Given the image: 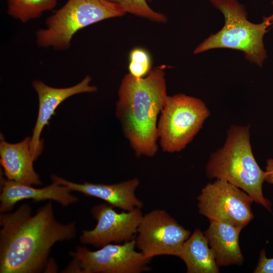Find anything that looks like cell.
<instances>
[{
	"label": "cell",
	"instance_id": "6da1fadb",
	"mask_svg": "<svg viewBox=\"0 0 273 273\" xmlns=\"http://www.w3.org/2000/svg\"><path fill=\"white\" fill-rule=\"evenodd\" d=\"M0 273H36L46 269L52 246L76 235V222H59L49 202L32 215L23 204L0 214Z\"/></svg>",
	"mask_w": 273,
	"mask_h": 273
},
{
	"label": "cell",
	"instance_id": "7a4b0ae2",
	"mask_svg": "<svg viewBox=\"0 0 273 273\" xmlns=\"http://www.w3.org/2000/svg\"><path fill=\"white\" fill-rule=\"evenodd\" d=\"M165 66L151 70L145 78L125 75L118 90L116 115L137 157L157 152V118L167 97Z\"/></svg>",
	"mask_w": 273,
	"mask_h": 273
},
{
	"label": "cell",
	"instance_id": "3957f363",
	"mask_svg": "<svg viewBox=\"0 0 273 273\" xmlns=\"http://www.w3.org/2000/svg\"><path fill=\"white\" fill-rule=\"evenodd\" d=\"M206 173L210 179H223L239 188L271 212V202L262 191L266 173L253 154L249 126L231 127L224 145L211 155Z\"/></svg>",
	"mask_w": 273,
	"mask_h": 273
},
{
	"label": "cell",
	"instance_id": "277c9868",
	"mask_svg": "<svg viewBox=\"0 0 273 273\" xmlns=\"http://www.w3.org/2000/svg\"><path fill=\"white\" fill-rule=\"evenodd\" d=\"M224 18L223 27L198 45L194 54L219 48L242 52L250 63L262 67L267 58L263 37L270 26L265 17L260 23H253L247 18L244 5L237 0H209Z\"/></svg>",
	"mask_w": 273,
	"mask_h": 273
},
{
	"label": "cell",
	"instance_id": "5b68a950",
	"mask_svg": "<svg viewBox=\"0 0 273 273\" xmlns=\"http://www.w3.org/2000/svg\"><path fill=\"white\" fill-rule=\"evenodd\" d=\"M125 14L118 4L108 0H67L47 18L46 28L37 30L36 42L40 47L65 50L80 29Z\"/></svg>",
	"mask_w": 273,
	"mask_h": 273
},
{
	"label": "cell",
	"instance_id": "8992f818",
	"mask_svg": "<svg viewBox=\"0 0 273 273\" xmlns=\"http://www.w3.org/2000/svg\"><path fill=\"white\" fill-rule=\"evenodd\" d=\"M210 114L199 99L183 94L167 96L157 123L162 150L173 153L184 149Z\"/></svg>",
	"mask_w": 273,
	"mask_h": 273
},
{
	"label": "cell",
	"instance_id": "52a82bcc",
	"mask_svg": "<svg viewBox=\"0 0 273 273\" xmlns=\"http://www.w3.org/2000/svg\"><path fill=\"white\" fill-rule=\"evenodd\" d=\"M135 239L122 244H108L96 251L76 246L70 251L72 260L63 272L140 273L149 271L151 260L135 250Z\"/></svg>",
	"mask_w": 273,
	"mask_h": 273
},
{
	"label": "cell",
	"instance_id": "ba28073f",
	"mask_svg": "<svg viewBox=\"0 0 273 273\" xmlns=\"http://www.w3.org/2000/svg\"><path fill=\"white\" fill-rule=\"evenodd\" d=\"M199 213L209 220L246 226L253 218L252 198L223 179L207 184L197 197Z\"/></svg>",
	"mask_w": 273,
	"mask_h": 273
},
{
	"label": "cell",
	"instance_id": "9c48e42d",
	"mask_svg": "<svg viewBox=\"0 0 273 273\" xmlns=\"http://www.w3.org/2000/svg\"><path fill=\"white\" fill-rule=\"evenodd\" d=\"M136 236V246L151 259L159 255L178 256L190 232L165 210L155 209L143 215Z\"/></svg>",
	"mask_w": 273,
	"mask_h": 273
},
{
	"label": "cell",
	"instance_id": "30bf717a",
	"mask_svg": "<svg viewBox=\"0 0 273 273\" xmlns=\"http://www.w3.org/2000/svg\"><path fill=\"white\" fill-rule=\"evenodd\" d=\"M90 213L97 223L92 230L82 231L80 241L100 248L111 243H125L135 239L143 216L141 209L118 213L108 203L93 206Z\"/></svg>",
	"mask_w": 273,
	"mask_h": 273
},
{
	"label": "cell",
	"instance_id": "8fae6325",
	"mask_svg": "<svg viewBox=\"0 0 273 273\" xmlns=\"http://www.w3.org/2000/svg\"><path fill=\"white\" fill-rule=\"evenodd\" d=\"M91 80L90 77L86 75L77 84L65 88L50 86L40 80L33 81L32 86L37 94L38 99L37 119L30 139L31 152L34 161L40 155L43 149V141L40 140L42 131L49 124L52 116L55 115L57 107L66 99L73 95L96 92L97 87L89 85Z\"/></svg>",
	"mask_w": 273,
	"mask_h": 273
},
{
	"label": "cell",
	"instance_id": "7c38bea8",
	"mask_svg": "<svg viewBox=\"0 0 273 273\" xmlns=\"http://www.w3.org/2000/svg\"><path fill=\"white\" fill-rule=\"evenodd\" d=\"M51 178L52 181L67 186L72 191H77L87 196L102 199L113 207L125 211L141 209L143 206V202L135 194V191L140 185V180L136 177L110 185L86 181L78 184L55 174L52 175Z\"/></svg>",
	"mask_w": 273,
	"mask_h": 273
},
{
	"label": "cell",
	"instance_id": "4fadbf2b",
	"mask_svg": "<svg viewBox=\"0 0 273 273\" xmlns=\"http://www.w3.org/2000/svg\"><path fill=\"white\" fill-rule=\"evenodd\" d=\"M72 192L68 187L54 181L45 187L36 188L1 177L0 212H10L17 202L25 199H32L33 202L53 200L67 207L79 200Z\"/></svg>",
	"mask_w": 273,
	"mask_h": 273
},
{
	"label": "cell",
	"instance_id": "5bb4252c",
	"mask_svg": "<svg viewBox=\"0 0 273 273\" xmlns=\"http://www.w3.org/2000/svg\"><path fill=\"white\" fill-rule=\"evenodd\" d=\"M30 139L12 144L6 142L1 135V164L6 178L27 185L40 186L42 182L33 168L30 148Z\"/></svg>",
	"mask_w": 273,
	"mask_h": 273
},
{
	"label": "cell",
	"instance_id": "9a60e30c",
	"mask_svg": "<svg viewBox=\"0 0 273 273\" xmlns=\"http://www.w3.org/2000/svg\"><path fill=\"white\" fill-rule=\"evenodd\" d=\"M209 221V226L204 234L218 267L242 264L244 257L239 240L243 228L219 221Z\"/></svg>",
	"mask_w": 273,
	"mask_h": 273
},
{
	"label": "cell",
	"instance_id": "2e32d148",
	"mask_svg": "<svg viewBox=\"0 0 273 273\" xmlns=\"http://www.w3.org/2000/svg\"><path fill=\"white\" fill-rule=\"evenodd\" d=\"M178 257L185 262L188 273L219 272L213 252L199 229L184 243Z\"/></svg>",
	"mask_w": 273,
	"mask_h": 273
},
{
	"label": "cell",
	"instance_id": "e0dca14e",
	"mask_svg": "<svg viewBox=\"0 0 273 273\" xmlns=\"http://www.w3.org/2000/svg\"><path fill=\"white\" fill-rule=\"evenodd\" d=\"M58 0H7L8 14L23 23L53 9Z\"/></svg>",
	"mask_w": 273,
	"mask_h": 273
},
{
	"label": "cell",
	"instance_id": "ac0fdd59",
	"mask_svg": "<svg viewBox=\"0 0 273 273\" xmlns=\"http://www.w3.org/2000/svg\"><path fill=\"white\" fill-rule=\"evenodd\" d=\"M112 2L118 4L125 13H129L156 22L166 21V16L152 9L146 0H112Z\"/></svg>",
	"mask_w": 273,
	"mask_h": 273
},
{
	"label": "cell",
	"instance_id": "d6986e66",
	"mask_svg": "<svg viewBox=\"0 0 273 273\" xmlns=\"http://www.w3.org/2000/svg\"><path fill=\"white\" fill-rule=\"evenodd\" d=\"M151 60L145 50L136 48L129 54L128 69L129 74L137 78H143L151 71Z\"/></svg>",
	"mask_w": 273,
	"mask_h": 273
},
{
	"label": "cell",
	"instance_id": "ffe728a7",
	"mask_svg": "<svg viewBox=\"0 0 273 273\" xmlns=\"http://www.w3.org/2000/svg\"><path fill=\"white\" fill-rule=\"evenodd\" d=\"M253 272L273 273V257H267L265 249L260 251L259 260Z\"/></svg>",
	"mask_w": 273,
	"mask_h": 273
},
{
	"label": "cell",
	"instance_id": "44dd1931",
	"mask_svg": "<svg viewBox=\"0 0 273 273\" xmlns=\"http://www.w3.org/2000/svg\"><path fill=\"white\" fill-rule=\"evenodd\" d=\"M266 176L265 181L273 185V159H268L266 162Z\"/></svg>",
	"mask_w": 273,
	"mask_h": 273
},
{
	"label": "cell",
	"instance_id": "7402d4cb",
	"mask_svg": "<svg viewBox=\"0 0 273 273\" xmlns=\"http://www.w3.org/2000/svg\"><path fill=\"white\" fill-rule=\"evenodd\" d=\"M271 4L273 6V1L271 2ZM265 18L267 20L269 26L273 27V13L270 16L265 17Z\"/></svg>",
	"mask_w": 273,
	"mask_h": 273
},
{
	"label": "cell",
	"instance_id": "603a6c76",
	"mask_svg": "<svg viewBox=\"0 0 273 273\" xmlns=\"http://www.w3.org/2000/svg\"><path fill=\"white\" fill-rule=\"evenodd\" d=\"M108 1H111V2H112V0H108Z\"/></svg>",
	"mask_w": 273,
	"mask_h": 273
}]
</instances>
